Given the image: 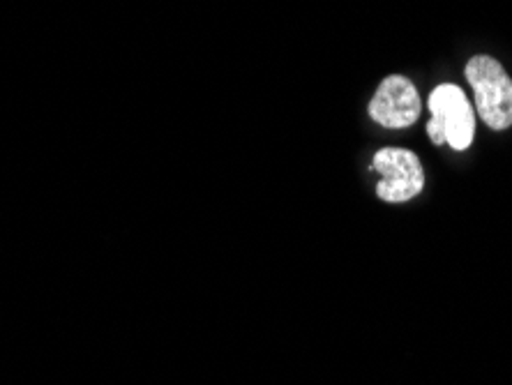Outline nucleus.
Returning <instances> with one entry per match:
<instances>
[{"instance_id":"f257e3e1","label":"nucleus","mask_w":512,"mask_h":385,"mask_svg":"<svg viewBox=\"0 0 512 385\" xmlns=\"http://www.w3.org/2000/svg\"><path fill=\"white\" fill-rule=\"evenodd\" d=\"M427 107L432 120L427 123V134L434 146L448 143L453 150H466L476 132V111L469 97L455 83H441L429 95Z\"/></svg>"},{"instance_id":"f03ea898","label":"nucleus","mask_w":512,"mask_h":385,"mask_svg":"<svg viewBox=\"0 0 512 385\" xmlns=\"http://www.w3.org/2000/svg\"><path fill=\"white\" fill-rule=\"evenodd\" d=\"M466 81L476 93L480 120L492 130H508L512 125V79L499 60L473 56L466 65Z\"/></svg>"},{"instance_id":"7ed1b4c3","label":"nucleus","mask_w":512,"mask_h":385,"mask_svg":"<svg viewBox=\"0 0 512 385\" xmlns=\"http://www.w3.org/2000/svg\"><path fill=\"white\" fill-rule=\"evenodd\" d=\"M372 171L381 173L376 194L388 203H404L418 196L425 187L423 164L416 153L404 148H383L374 155Z\"/></svg>"},{"instance_id":"20e7f679","label":"nucleus","mask_w":512,"mask_h":385,"mask_svg":"<svg viewBox=\"0 0 512 385\" xmlns=\"http://www.w3.org/2000/svg\"><path fill=\"white\" fill-rule=\"evenodd\" d=\"M420 109H423V102H420L418 88L399 74L383 79L370 102L372 120L390 130L411 127L418 120Z\"/></svg>"}]
</instances>
